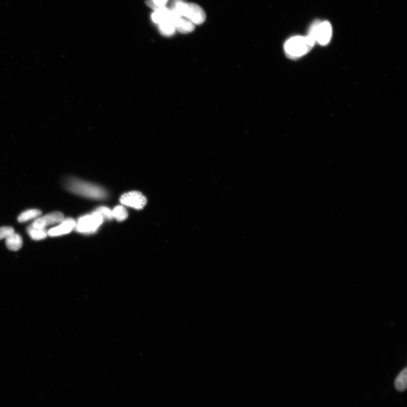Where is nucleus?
Masks as SVG:
<instances>
[{
  "label": "nucleus",
  "mask_w": 407,
  "mask_h": 407,
  "mask_svg": "<svg viewBox=\"0 0 407 407\" xmlns=\"http://www.w3.org/2000/svg\"><path fill=\"white\" fill-rule=\"evenodd\" d=\"M407 370L406 367L398 375L394 382L395 386L397 390L400 392L405 391L407 386Z\"/></svg>",
  "instance_id": "4468645a"
},
{
  "label": "nucleus",
  "mask_w": 407,
  "mask_h": 407,
  "mask_svg": "<svg viewBox=\"0 0 407 407\" xmlns=\"http://www.w3.org/2000/svg\"><path fill=\"white\" fill-rule=\"evenodd\" d=\"M172 21L175 26L176 30L181 33H189L195 30V25L184 17H176L173 19Z\"/></svg>",
  "instance_id": "1a4fd4ad"
},
{
  "label": "nucleus",
  "mask_w": 407,
  "mask_h": 407,
  "mask_svg": "<svg viewBox=\"0 0 407 407\" xmlns=\"http://www.w3.org/2000/svg\"><path fill=\"white\" fill-rule=\"evenodd\" d=\"M6 246L9 250L17 251L21 249L23 240L20 235L15 233L11 234L6 239Z\"/></svg>",
  "instance_id": "9b49d317"
},
{
  "label": "nucleus",
  "mask_w": 407,
  "mask_h": 407,
  "mask_svg": "<svg viewBox=\"0 0 407 407\" xmlns=\"http://www.w3.org/2000/svg\"><path fill=\"white\" fill-rule=\"evenodd\" d=\"M314 45L307 37H295L286 42L285 50L290 57L297 58L307 53Z\"/></svg>",
  "instance_id": "7ed1b4c3"
},
{
  "label": "nucleus",
  "mask_w": 407,
  "mask_h": 407,
  "mask_svg": "<svg viewBox=\"0 0 407 407\" xmlns=\"http://www.w3.org/2000/svg\"><path fill=\"white\" fill-rule=\"evenodd\" d=\"M14 232V228L11 227L5 226L0 227V240L6 239Z\"/></svg>",
  "instance_id": "6ab92c4d"
},
{
  "label": "nucleus",
  "mask_w": 407,
  "mask_h": 407,
  "mask_svg": "<svg viewBox=\"0 0 407 407\" xmlns=\"http://www.w3.org/2000/svg\"><path fill=\"white\" fill-rule=\"evenodd\" d=\"M113 216L118 222H123L127 218L128 213L126 209L122 206H117L112 211Z\"/></svg>",
  "instance_id": "dca6fc26"
},
{
  "label": "nucleus",
  "mask_w": 407,
  "mask_h": 407,
  "mask_svg": "<svg viewBox=\"0 0 407 407\" xmlns=\"http://www.w3.org/2000/svg\"><path fill=\"white\" fill-rule=\"evenodd\" d=\"M76 226L75 221L72 218L64 219L59 226L50 228L48 231V235L50 237H56L69 234Z\"/></svg>",
  "instance_id": "6e6552de"
},
{
  "label": "nucleus",
  "mask_w": 407,
  "mask_h": 407,
  "mask_svg": "<svg viewBox=\"0 0 407 407\" xmlns=\"http://www.w3.org/2000/svg\"><path fill=\"white\" fill-rule=\"evenodd\" d=\"M167 2L168 0H148L147 3L151 8L157 10L165 7Z\"/></svg>",
  "instance_id": "f3484780"
},
{
  "label": "nucleus",
  "mask_w": 407,
  "mask_h": 407,
  "mask_svg": "<svg viewBox=\"0 0 407 407\" xmlns=\"http://www.w3.org/2000/svg\"><path fill=\"white\" fill-rule=\"evenodd\" d=\"M152 19L154 23L158 25L166 21L172 20L171 10L165 7L155 10L152 15Z\"/></svg>",
  "instance_id": "9d476101"
},
{
  "label": "nucleus",
  "mask_w": 407,
  "mask_h": 407,
  "mask_svg": "<svg viewBox=\"0 0 407 407\" xmlns=\"http://www.w3.org/2000/svg\"><path fill=\"white\" fill-rule=\"evenodd\" d=\"M120 202L127 207L142 209L145 207L147 200L141 192L131 191L123 194L120 198Z\"/></svg>",
  "instance_id": "423d86ee"
},
{
  "label": "nucleus",
  "mask_w": 407,
  "mask_h": 407,
  "mask_svg": "<svg viewBox=\"0 0 407 407\" xmlns=\"http://www.w3.org/2000/svg\"><path fill=\"white\" fill-rule=\"evenodd\" d=\"M159 30L163 36L170 37L175 33L176 27L172 20H168L160 23Z\"/></svg>",
  "instance_id": "2eb2a0df"
},
{
  "label": "nucleus",
  "mask_w": 407,
  "mask_h": 407,
  "mask_svg": "<svg viewBox=\"0 0 407 407\" xmlns=\"http://www.w3.org/2000/svg\"><path fill=\"white\" fill-rule=\"evenodd\" d=\"M41 215V211L37 209H29L23 212L18 217L19 222L23 223L31 220L37 219Z\"/></svg>",
  "instance_id": "ddd939ff"
},
{
  "label": "nucleus",
  "mask_w": 407,
  "mask_h": 407,
  "mask_svg": "<svg viewBox=\"0 0 407 407\" xmlns=\"http://www.w3.org/2000/svg\"><path fill=\"white\" fill-rule=\"evenodd\" d=\"M332 36V27L330 23L316 21L310 27L307 37L314 43L317 42L321 45H325L330 41Z\"/></svg>",
  "instance_id": "20e7f679"
},
{
  "label": "nucleus",
  "mask_w": 407,
  "mask_h": 407,
  "mask_svg": "<svg viewBox=\"0 0 407 407\" xmlns=\"http://www.w3.org/2000/svg\"><path fill=\"white\" fill-rule=\"evenodd\" d=\"M171 10L194 25L202 24L206 19V14L200 6L195 3H185L183 0H174Z\"/></svg>",
  "instance_id": "f03ea898"
},
{
  "label": "nucleus",
  "mask_w": 407,
  "mask_h": 407,
  "mask_svg": "<svg viewBox=\"0 0 407 407\" xmlns=\"http://www.w3.org/2000/svg\"><path fill=\"white\" fill-rule=\"evenodd\" d=\"M27 231L31 238L34 240H43L48 236V231L46 230V228L34 227L32 224L27 228Z\"/></svg>",
  "instance_id": "f8f14e48"
},
{
  "label": "nucleus",
  "mask_w": 407,
  "mask_h": 407,
  "mask_svg": "<svg viewBox=\"0 0 407 407\" xmlns=\"http://www.w3.org/2000/svg\"><path fill=\"white\" fill-rule=\"evenodd\" d=\"M66 187L70 192L89 199L103 200L108 196L106 190L101 186L76 178L68 179L66 182Z\"/></svg>",
  "instance_id": "f257e3e1"
},
{
  "label": "nucleus",
  "mask_w": 407,
  "mask_h": 407,
  "mask_svg": "<svg viewBox=\"0 0 407 407\" xmlns=\"http://www.w3.org/2000/svg\"><path fill=\"white\" fill-rule=\"evenodd\" d=\"M64 220V215L63 213L54 212L48 213L44 216L38 217L32 224L34 227L38 228H45L52 224L59 223Z\"/></svg>",
  "instance_id": "0eeeda50"
},
{
  "label": "nucleus",
  "mask_w": 407,
  "mask_h": 407,
  "mask_svg": "<svg viewBox=\"0 0 407 407\" xmlns=\"http://www.w3.org/2000/svg\"><path fill=\"white\" fill-rule=\"evenodd\" d=\"M103 222V217L95 211L80 217L76 222L75 230L80 233L90 234L96 231Z\"/></svg>",
  "instance_id": "39448f33"
},
{
  "label": "nucleus",
  "mask_w": 407,
  "mask_h": 407,
  "mask_svg": "<svg viewBox=\"0 0 407 407\" xmlns=\"http://www.w3.org/2000/svg\"><path fill=\"white\" fill-rule=\"evenodd\" d=\"M98 212L100 215H102L103 219H107L108 220H111L113 218V213L110 209L108 208L102 207H100L96 211Z\"/></svg>",
  "instance_id": "a211bd4d"
}]
</instances>
